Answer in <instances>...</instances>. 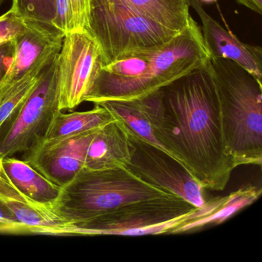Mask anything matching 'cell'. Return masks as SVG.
Returning a JSON list of instances; mask_svg holds the SVG:
<instances>
[{
	"label": "cell",
	"instance_id": "6da1fadb",
	"mask_svg": "<svg viewBox=\"0 0 262 262\" xmlns=\"http://www.w3.org/2000/svg\"><path fill=\"white\" fill-rule=\"evenodd\" d=\"M136 100L167 151L203 188L223 191L236 167L225 151L220 105L208 61Z\"/></svg>",
	"mask_w": 262,
	"mask_h": 262
},
{
	"label": "cell",
	"instance_id": "7a4b0ae2",
	"mask_svg": "<svg viewBox=\"0 0 262 262\" xmlns=\"http://www.w3.org/2000/svg\"><path fill=\"white\" fill-rule=\"evenodd\" d=\"M227 155L236 168L262 164V82L238 64L210 56Z\"/></svg>",
	"mask_w": 262,
	"mask_h": 262
},
{
	"label": "cell",
	"instance_id": "3957f363",
	"mask_svg": "<svg viewBox=\"0 0 262 262\" xmlns=\"http://www.w3.org/2000/svg\"><path fill=\"white\" fill-rule=\"evenodd\" d=\"M170 196L176 195L143 182L126 168L91 170L83 167L60 187L51 207L70 225L90 220L123 205Z\"/></svg>",
	"mask_w": 262,
	"mask_h": 262
},
{
	"label": "cell",
	"instance_id": "277c9868",
	"mask_svg": "<svg viewBox=\"0 0 262 262\" xmlns=\"http://www.w3.org/2000/svg\"><path fill=\"white\" fill-rule=\"evenodd\" d=\"M85 30L99 47L102 67L129 52L165 45L182 32L140 14L120 0H91Z\"/></svg>",
	"mask_w": 262,
	"mask_h": 262
},
{
	"label": "cell",
	"instance_id": "5b68a950",
	"mask_svg": "<svg viewBox=\"0 0 262 262\" xmlns=\"http://www.w3.org/2000/svg\"><path fill=\"white\" fill-rule=\"evenodd\" d=\"M196 208L178 196L140 201L85 222L67 225L59 235L170 234L188 221Z\"/></svg>",
	"mask_w": 262,
	"mask_h": 262
},
{
	"label": "cell",
	"instance_id": "8992f818",
	"mask_svg": "<svg viewBox=\"0 0 262 262\" xmlns=\"http://www.w3.org/2000/svg\"><path fill=\"white\" fill-rule=\"evenodd\" d=\"M58 55L39 75L22 106L0 128V155L4 159L26 152L42 141L59 110Z\"/></svg>",
	"mask_w": 262,
	"mask_h": 262
},
{
	"label": "cell",
	"instance_id": "52a82bcc",
	"mask_svg": "<svg viewBox=\"0 0 262 262\" xmlns=\"http://www.w3.org/2000/svg\"><path fill=\"white\" fill-rule=\"evenodd\" d=\"M123 128L130 150L127 169L143 182L182 198L197 208L205 205V188L182 162L160 147L150 144Z\"/></svg>",
	"mask_w": 262,
	"mask_h": 262
},
{
	"label": "cell",
	"instance_id": "ba28073f",
	"mask_svg": "<svg viewBox=\"0 0 262 262\" xmlns=\"http://www.w3.org/2000/svg\"><path fill=\"white\" fill-rule=\"evenodd\" d=\"M58 62L59 108L73 110L85 102L102 67L99 47L86 30L70 32L64 36Z\"/></svg>",
	"mask_w": 262,
	"mask_h": 262
},
{
	"label": "cell",
	"instance_id": "9c48e42d",
	"mask_svg": "<svg viewBox=\"0 0 262 262\" xmlns=\"http://www.w3.org/2000/svg\"><path fill=\"white\" fill-rule=\"evenodd\" d=\"M98 129L53 140L42 139L24 152L22 159L62 187L83 168L87 149Z\"/></svg>",
	"mask_w": 262,
	"mask_h": 262
},
{
	"label": "cell",
	"instance_id": "30bf717a",
	"mask_svg": "<svg viewBox=\"0 0 262 262\" xmlns=\"http://www.w3.org/2000/svg\"><path fill=\"white\" fill-rule=\"evenodd\" d=\"M188 1L202 21L201 30L210 56L233 61L262 81L261 47L242 42L208 15L199 0Z\"/></svg>",
	"mask_w": 262,
	"mask_h": 262
},
{
	"label": "cell",
	"instance_id": "8fae6325",
	"mask_svg": "<svg viewBox=\"0 0 262 262\" xmlns=\"http://www.w3.org/2000/svg\"><path fill=\"white\" fill-rule=\"evenodd\" d=\"M0 207L30 233L59 235L68 225L55 213L51 205L39 203L27 197L10 179L0 177Z\"/></svg>",
	"mask_w": 262,
	"mask_h": 262
},
{
	"label": "cell",
	"instance_id": "7c38bea8",
	"mask_svg": "<svg viewBox=\"0 0 262 262\" xmlns=\"http://www.w3.org/2000/svg\"><path fill=\"white\" fill-rule=\"evenodd\" d=\"M64 36L50 27L27 24L13 41V56L5 79L16 83L49 52L62 48Z\"/></svg>",
	"mask_w": 262,
	"mask_h": 262
},
{
	"label": "cell",
	"instance_id": "4fadbf2b",
	"mask_svg": "<svg viewBox=\"0 0 262 262\" xmlns=\"http://www.w3.org/2000/svg\"><path fill=\"white\" fill-rule=\"evenodd\" d=\"M261 192V188L248 184L228 195L206 201L205 205L196 208L188 221L171 230L170 234L191 232L222 224L242 208L254 203Z\"/></svg>",
	"mask_w": 262,
	"mask_h": 262
},
{
	"label": "cell",
	"instance_id": "5bb4252c",
	"mask_svg": "<svg viewBox=\"0 0 262 262\" xmlns=\"http://www.w3.org/2000/svg\"><path fill=\"white\" fill-rule=\"evenodd\" d=\"M129 161V145L125 129L115 119L96 131L87 149L83 167L91 170L126 168Z\"/></svg>",
	"mask_w": 262,
	"mask_h": 262
},
{
	"label": "cell",
	"instance_id": "9a60e30c",
	"mask_svg": "<svg viewBox=\"0 0 262 262\" xmlns=\"http://www.w3.org/2000/svg\"><path fill=\"white\" fill-rule=\"evenodd\" d=\"M3 164L10 182L30 199L51 205L59 195L60 187L46 179L23 159L6 157Z\"/></svg>",
	"mask_w": 262,
	"mask_h": 262
},
{
	"label": "cell",
	"instance_id": "2e32d148",
	"mask_svg": "<svg viewBox=\"0 0 262 262\" xmlns=\"http://www.w3.org/2000/svg\"><path fill=\"white\" fill-rule=\"evenodd\" d=\"M113 115L99 104L94 108L65 114L61 110L55 113L43 139L53 140L91 130L98 129L114 121Z\"/></svg>",
	"mask_w": 262,
	"mask_h": 262
},
{
	"label": "cell",
	"instance_id": "e0dca14e",
	"mask_svg": "<svg viewBox=\"0 0 262 262\" xmlns=\"http://www.w3.org/2000/svg\"><path fill=\"white\" fill-rule=\"evenodd\" d=\"M138 13L165 27L181 32L191 16L188 0H120Z\"/></svg>",
	"mask_w": 262,
	"mask_h": 262
},
{
	"label": "cell",
	"instance_id": "ac0fdd59",
	"mask_svg": "<svg viewBox=\"0 0 262 262\" xmlns=\"http://www.w3.org/2000/svg\"><path fill=\"white\" fill-rule=\"evenodd\" d=\"M60 50L56 49L44 55L30 71L10 87L7 94L0 101V128L22 106L29 95L33 91L39 75L59 54Z\"/></svg>",
	"mask_w": 262,
	"mask_h": 262
},
{
	"label": "cell",
	"instance_id": "d6986e66",
	"mask_svg": "<svg viewBox=\"0 0 262 262\" xmlns=\"http://www.w3.org/2000/svg\"><path fill=\"white\" fill-rule=\"evenodd\" d=\"M95 104H99L106 108L116 120L121 122L125 128L138 137L167 151L156 137L149 120L136 99L105 101Z\"/></svg>",
	"mask_w": 262,
	"mask_h": 262
},
{
	"label": "cell",
	"instance_id": "ffe728a7",
	"mask_svg": "<svg viewBox=\"0 0 262 262\" xmlns=\"http://www.w3.org/2000/svg\"><path fill=\"white\" fill-rule=\"evenodd\" d=\"M10 10L27 24L54 29L55 0H12Z\"/></svg>",
	"mask_w": 262,
	"mask_h": 262
},
{
	"label": "cell",
	"instance_id": "44dd1931",
	"mask_svg": "<svg viewBox=\"0 0 262 262\" xmlns=\"http://www.w3.org/2000/svg\"><path fill=\"white\" fill-rule=\"evenodd\" d=\"M27 27V23L11 10L0 16V46L14 40Z\"/></svg>",
	"mask_w": 262,
	"mask_h": 262
},
{
	"label": "cell",
	"instance_id": "7402d4cb",
	"mask_svg": "<svg viewBox=\"0 0 262 262\" xmlns=\"http://www.w3.org/2000/svg\"><path fill=\"white\" fill-rule=\"evenodd\" d=\"M53 27L63 36L73 31L71 0H55V16Z\"/></svg>",
	"mask_w": 262,
	"mask_h": 262
},
{
	"label": "cell",
	"instance_id": "603a6c76",
	"mask_svg": "<svg viewBox=\"0 0 262 262\" xmlns=\"http://www.w3.org/2000/svg\"><path fill=\"white\" fill-rule=\"evenodd\" d=\"M91 0H71L73 31L85 30Z\"/></svg>",
	"mask_w": 262,
	"mask_h": 262
},
{
	"label": "cell",
	"instance_id": "cb8c5ba5",
	"mask_svg": "<svg viewBox=\"0 0 262 262\" xmlns=\"http://www.w3.org/2000/svg\"><path fill=\"white\" fill-rule=\"evenodd\" d=\"M13 41L0 46V84L5 79L7 73H8L13 60Z\"/></svg>",
	"mask_w": 262,
	"mask_h": 262
},
{
	"label": "cell",
	"instance_id": "d4e9b609",
	"mask_svg": "<svg viewBox=\"0 0 262 262\" xmlns=\"http://www.w3.org/2000/svg\"><path fill=\"white\" fill-rule=\"evenodd\" d=\"M0 223L4 224V225H7V226L13 228L17 234L30 233V231L28 228L16 222L14 219L1 207H0Z\"/></svg>",
	"mask_w": 262,
	"mask_h": 262
},
{
	"label": "cell",
	"instance_id": "484cf974",
	"mask_svg": "<svg viewBox=\"0 0 262 262\" xmlns=\"http://www.w3.org/2000/svg\"><path fill=\"white\" fill-rule=\"evenodd\" d=\"M237 4L252 10L257 14H262V0H236Z\"/></svg>",
	"mask_w": 262,
	"mask_h": 262
},
{
	"label": "cell",
	"instance_id": "4316f807",
	"mask_svg": "<svg viewBox=\"0 0 262 262\" xmlns=\"http://www.w3.org/2000/svg\"><path fill=\"white\" fill-rule=\"evenodd\" d=\"M14 84H10V82L5 79L3 80V82L0 84V101L2 100L3 98L7 94L10 87L14 85Z\"/></svg>",
	"mask_w": 262,
	"mask_h": 262
},
{
	"label": "cell",
	"instance_id": "83f0119b",
	"mask_svg": "<svg viewBox=\"0 0 262 262\" xmlns=\"http://www.w3.org/2000/svg\"><path fill=\"white\" fill-rule=\"evenodd\" d=\"M0 233H16L13 228L4 224L0 223Z\"/></svg>",
	"mask_w": 262,
	"mask_h": 262
},
{
	"label": "cell",
	"instance_id": "f1b7e54d",
	"mask_svg": "<svg viewBox=\"0 0 262 262\" xmlns=\"http://www.w3.org/2000/svg\"><path fill=\"white\" fill-rule=\"evenodd\" d=\"M3 161H4V158H3L2 156H1V155H0V177L5 178V179H9L7 173H6L5 170H4Z\"/></svg>",
	"mask_w": 262,
	"mask_h": 262
},
{
	"label": "cell",
	"instance_id": "f546056e",
	"mask_svg": "<svg viewBox=\"0 0 262 262\" xmlns=\"http://www.w3.org/2000/svg\"><path fill=\"white\" fill-rule=\"evenodd\" d=\"M199 2L202 3V4H210L217 2V0H199Z\"/></svg>",
	"mask_w": 262,
	"mask_h": 262
},
{
	"label": "cell",
	"instance_id": "4dcf8cb0",
	"mask_svg": "<svg viewBox=\"0 0 262 262\" xmlns=\"http://www.w3.org/2000/svg\"><path fill=\"white\" fill-rule=\"evenodd\" d=\"M4 0H0V6L2 5Z\"/></svg>",
	"mask_w": 262,
	"mask_h": 262
}]
</instances>
